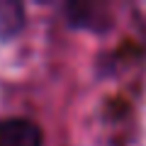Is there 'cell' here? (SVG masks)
<instances>
[{
    "instance_id": "6da1fadb",
    "label": "cell",
    "mask_w": 146,
    "mask_h": 146,
    "mask_svg": "<svg viewBox=\"0 0 146 146\" xmlns=\"http://www.w3.org/2000/svg\"><path fill=\"white\" fill-rule=\"evenodd\" d=\"M0 146H42V131L29 119H3Z\"/></svg>"
},
{
    "instance_id": "7a4b0ae2",
    "label": "cell",
    "mask_w": 146,
    "mask_h": 146,
    "mask_svg": "<svg viewBox=\"0 0 146 146\" xmlns=\"http://www.w3.org/2000/svg\"><path fill=\"white\" fill-rule=\"evenodd\" d=\"M22 27V5L15 0H0V36L7 39Z\"/></svg>"
}]
</instances>
